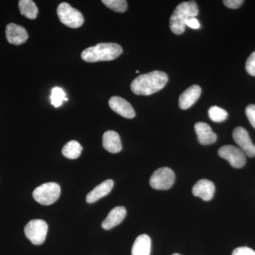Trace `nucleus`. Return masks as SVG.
<instances>
[{"mask_svg":"<svg viewBox=\"0 0 255 255\" xmlns=\"http://www.w3.org/2000/svg\"><path fill=\"white\" fill-rule=\"evenodd\" d=\"M168 82V75L155 70L139 75L130 85L132 92L137 95H151L162 90Z\"/></svg>","mask_w":255,"mask_h":255,"instance_id":"f257e3e1","label":"nucleus"},{"mask_svg":"<svg viewBox=\"0 0 255 255\" xmlns=\"http://www.w3.org/2000/svg\"><path fill=\"white\" fill-rule=\"evenodd\" d=\"M122 53L123 49L120 45L114 43H102L84 50L81 57L82 60L87 63H97L115 60Z\"/></svg>","mask_w":255,"mask_h":255,"instance_id":"f03ea898","label":"nucleus"},{"mask_svg":"<svg viewBox=\"0 0 255 255\" xmlns=\"http://www.w3.org/2000/svg\"><path fill=\"white\" fill-rule=\"evenodd\" d=\"M199 14V7L196 1H189L180 3L174 9L169 19V26L174 33L180 35L185 31L188 18L196 17Z\"/></svg>","mask_w":255,"mask_h":255,"instance_id":"7ed1b4c3","label":"nucleus"},{"mask_svg":"<svg viewBox=\"0 0 255 255\" xmlns=\"http://www.w3.org/2000/svg\"><path fill=\"white\" fill-rule=\"evenodd\" d=\"M60 192V187L56 183H46L35 189L33 192V197L40 204L48 206L53 204L59 199Z\"/></svg>","mask_w":255,"mask_h":255,"instance_id":"20e7f679","label":"nucleus"},{"mask_svg":"<svg viewBox=\"0 0 255 255\" xmlns=\"http://www.w3.org/2000/svg\"><path fill=\"white\" fill-rule=\"evenodd\" d=\"M57 14L61 23L68 27L77 28L83 24L84 17L82 13L72 7L68 3L60 4L57 9Z\"/></svg>","mask_w":255,"mask_h":255,"instance_id":"39448f33","label":"nucleus"},{"mask_svg":"<svg viewBox=\"0 0 255 255\" xmlns=\"http://www.w3.org/2000/svg\"><path fill=\"white\" fill-rule=\"evenodd\" d=\"M48 228L46 221L41 219L31 220L25 226L24 233L26 237L33 245L40 246L46 241Z\"/></svg>","mask_w":255,"mask_h":255,"instance_id":"423d86ee","label":"nucleus"},{"mask_svg":"<svg viewBox=\"0 0 255 255\" xmlns=\"http://www.w3.org/2000/svg\"><path fill=\"white\" fill-rule=\"evenodd\" d=\"M175 181V174L169 167H162L153 172L151 176L150 184L157 190H167L173 185Z\"/></svg>","mask_w":255,"mask_h":255,"instance_id":"0eeeda50","label":"nucleus"},{"mask_svg":"<svg viewBox=\"0 0 255 255\" xmlns=\"http://www.w3.org/2000/svg\"><path fill=\"white\" fill-rule=\"evenodd\" d=\"M219 155L226 159L235 168H242L246 163V155L241 148L234 145H223L219 150Z\"/></svg>","mask_w":255,"mask_h":255,"instance_id":"6e6552de","label":"nucleus"},{"mask_svg":"<svg viewBox=\"0 0 255 255\" xmlns=\"http://www.w3.org/2000/svg\"><path fill=\"white\" fill-rule=\"evenodd\" d=\"M233 137L236 143L239 145L248 157H253L255 156V145L252 141L249 133L246 129L243 127H237L233 132Z\"/></svg>","mask_w":255,"mask_h":255,"instance_id":"1a4fd4ad","label":"nucleus"},{"mask_svg":"<svg viewBox=\"0 0 255 255\" xmlns=\"http://www.w3.org/2000/svg\"><path fill=\"white\" fill-rule=\"evenodd\" d=\"M109 105L114 112L124 118L132 119L135 117V112L132 106L122 97H117V96L111 97L109 101Z\"/></svg>","mask_w":255,"mask_h":255,"instance_id":"9d476101","label":"nucleus"},{"mask_svg":"<svg viewBox=\"0 0 255 255\" xmlns=\"http://www.w3.org/2000/svg\"><path fill=\"white\" fill-rule=\"evenodd\" d=\"M6 38L9 43L13 45L23 44L28 38V32L23 26L11 23L6 27Z\"/></svg>","mask_w":255,"mask_h":255,"instance_id":"9b49d317","label":"nucleus"},{"mask_svg":"<svg viewBox=\"0 0 255 255\" xmlns=\"http://www.w3.org/2000/svg\"><path fill=\"white\" fill-rule=\"evenodd\" d=\"M192 193L196 197L201 198L204 201L211 200L214 196V184L208 179H201L193 187Z\"/></svg>","mask_w":255,"mask_h":255,"instance_id":"f8f14e48","label":"nucleus"},{"mask_svg":"<svg viewBox=\"0 0 255 255\" xmlns=\"http://www.w3.org/2000/svg\"><path fill=\"white\" fill-rule=\"evenodd\" d=\"M201 89L199 85H192L187 88L179 97V106L183 110H188L199 100Z\"/></svg>","mask_w":255,"mask_h":255,"instance_id":"ddd939ff","label":"nucleus"},{"mask_svg":"<svg viewBox=\"0 0 255 255\" xmlns=\"http://www.w3.org/2000/svg\"><path fill=\"white\" fill-rule=\"evenodd\" d=\"M198 140L201 145H207L214 143L217 140V135L213 131L209 124L198 122L194 126Z\"/></svg>","mask_w":255,"mask_h":255,"instance_id":"4468645a","label":"nucleus"},{"mask_svg":"<svg viewBox=\"0 0 255 255\" xmlns=\"http://www.w3.org/2000/svg\"><path fill=\"white\" fill-rule=\"evenodd\" d=\"M127 215V210L124 206H117L110 211L107 217L102 223V228L105 230H110L120 224Z\"/></svg>","mask_w":255,"mask_h":255,"instance_id":"2eb2a0df","label":"nucleus"},{"mask_svg":"<svg viewBox=\"0 0 255 255\" xmlns=\"http://www.w3.org/2000/svg\"><path fill=\"white\" fill-rule=\"evenodd\" d=\"M114 181L112 179H107L98 186H97L87 194L86 197V201L89 204H92L96 201L100 200V199L103 198L104 196H107L110 194V191L113 189Z\"/></svg>","mask_w":255,"mask_h":255,"instance_id":"dca6fc26","label":"nucleus"},{"mask_svg":"<svg viewBox=\"0 0 255 255\" xmlns=\"http://www.w3.org/2000/svg\"><path fill=\"white\" fill-rule=\"evenodd\" d=\"M103 147L106 150L112 153H118L122 150V142L120 136L117 132L114 130H108L105 132L102 140Z\"/></svg>","mask_w":255,"mask_h":255,"instance_id":"f3484780","label":"nucleus"},{"mask_svg":"<svg viewBox=\"0 0 255 255\" xmlns=\"http://www.w3.org/2000/svg\"><path fill=\"white\" fill-rule=\"evenodd\" d=\"M150 238L147 235H140L134 242L131 255H150Z\"/></svg>","mask_w":255,"mask_h":255,"instance_id":"a211bd4d","label":"nucleus"},{"mask_svg":"<svg viewBox=\"0 0 255 255\" xmlns=\"http://www.w3.org/2000/svg\"><path fill=\"white\" fill-rule=\"evenodd\" d=\"M18 9L23 16L29 19H35L38 14V9L34 1L31 0H20L18 1Z\"/></svg>","mask_w":255,"mask_h":255,"instance_id":"6ab92c4d","label":"nucleus"},{"mask_svg":"<svg viewBox=\"0 0 255 255\" xmlns=\"http://www.w3.org/2000/svg\"><path fill=\"white\" fill-rule=\"evenodd\" d=\"M82 147L76 140H71L64 146L62 153L67 158L75 159L81 155Z\"/></svg>","mask_w":255,"mask_h":255,"instance_id":"aec40b11","label":"nucleus"},{"mask_svg":"<svg viewBox=\"0 0 255 255\" xmlns=\"http://www.w3.org/2000/svg\"><path fill=\"white\" fill-rule=\"evenodd\" d=\"M209 118L214 122L221 123L224 122L228 118V112L221 107L217 106H213L209 110Z\"/></svg>","mask_w":255,"mask_h":255,"instance_id":"412c9836","label":"nucleus"},{"mask_svg":"<svg viewBox=\"0 0 255 255\" xmlns=\"http://www.w3.org/2000/svg\"><path fill=\"white\" fill-rule=\"evenodd\" d=\"M102 3L110 9L119 13L125 12L128 8L127 1L126 0H103Z\"/></svg>","mask_w":255,"mask_h":255,"instance_id":"4be33fe9","label":"nucleus"},{"mask_svg":"<svg viewBox=\"0 0 255 255\" xmlns=\"http://www.w3.org/2000/svg\"><path fill=\"white\" fill-rule=\"evenodd\" d=\"M68 99L65 97V92L60 87H54L52 90L51 95H50V101L51 104L55 107H59L63 105L64 101H67Z\"/></svg>","mask_w":255,"mask_h":255,"instance_id":"5701e85b","label":"nucleus"},{"mask_svg":"<svg viewBox=\"0 0 255 255\" xmlns=\"http://www.w3.org/2000/svg\"><path fill=\"white\" fill-rule=\"evenodd\" d=\"M246 68L249 75L255 77V51L247 60Z\"/></svg>","mask_w":255,"mask_h":255,"instance_id":"b1692460","label":"nucleus"},{"mask_svg":"<svg viewBox=\"0 0 255 255\" xmlns=\"http://www.w3.org/2000/svg\"><path fill=\"white\" fill-rule=\"evenodd\" d=\"M246 114L250 123L255 129V105H250L246 107Z\"/></svg>","mask_w":255,"mask_h":255,"instance_id":"393cba45","label":"nucleus"},{"mask_svg":"<svg viewBox=\"0 0 255 255\" xmlns=\"http://www.w3.org/2000/svg\"><path fill=\"white\" fill-rule=\"evenodd\" d=\"M232 255H255V252L248 247H241L235 249Z\"/></svg>","mask_w":255,"mask_h":255,"instance_id":"a878e982","label":"nucleus"},{"mask_svg":"<svg viewBox=\"0 0 255 255\" xmlns=\"http://www.w3.org/2000/svg\"><path fill=\"white\" fill-rule=\"evenodd\" d=\"M243 2H244L243 0H225L223 1V4L231 9H238L243 4Z\"/></svg>","mask_w":255,"mask_h":255,"instance_id":"bb28decb","label":"nucleus"},{"mask_svg":"<svg viewBox=\"0 0 255 255\" xmlns=\"http://www.w3.org/2000/svg\"><path fill=\"white\" fill-rule=\"evenodd\" d=\"M186 26L193 29H199L200 28V23L196 17H191L188 18L187 21H186Z\"/></svg>","mask_w":255,"mask_h":255,"instance_id":"cd10ccee","label":"nucleus"},{"mask_svg":"<svg viewBox=\"0 0 255 255\" xmlns=\"http://www.w3.org/2000/svg\"><path fill=\"white\" fill-rule=\"evenodd\" d=\"M135 73H136L137 74H138L139 73V70H136V72H135Z\"/></svg>","mask_w":255,"mask_h":255,"instance_id":"c85d7f7f","label":"nucleus"},{"mask_svg":"<svg viewBox=\"0 0 255 255\" xmlns=\"http://www.w3.org/2000/svg\"><path fill=\"white\" fill-rule=\"evenodd\" d=\"M181 255L177 254V253H175V254H174V255Z\"/></svg>","mask_w":255,"mask_h":255,"instance_id":"c756f323","label":"nucleus"}]
</instances>
